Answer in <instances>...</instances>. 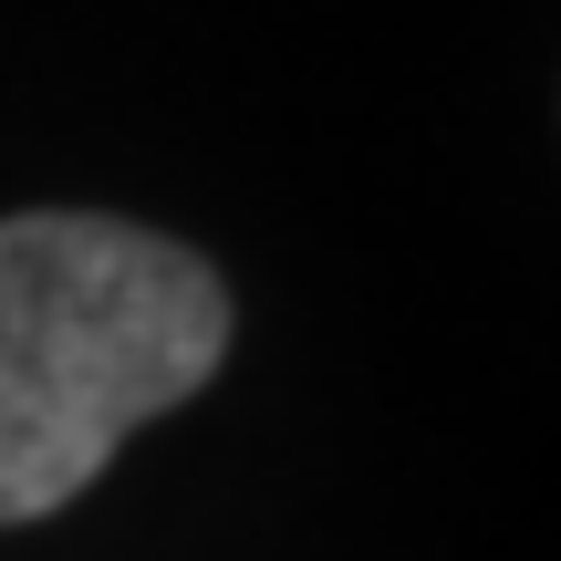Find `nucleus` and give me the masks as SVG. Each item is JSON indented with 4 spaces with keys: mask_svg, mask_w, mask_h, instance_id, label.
<instances>
[{
    "mask_svg": "<svg viewBox=\"0 0 561 561\" xmlns=\"http://www.w3.org/2000/svg\"><path fill=\"white\" fill-rule=\"evenodd\" d=\"M229 354V291L187 240L94 208L0 219V530L104 479L136 426Z\"/></svg>",
    "mask_w": 561,
    "mask_h": 561,
    "instance_id": "f257e3e1",
    "label": "nucleus"
}]
</instances>
